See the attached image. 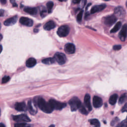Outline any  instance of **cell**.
Segmentation results:
<instances>
[{
  "mask_svg": "<svg viewBox=\"0 0 127 127\" xmlns=\"http://www.w3.org/2000/svg\"><path fill=\"white\" fill-rule=\"evenodd\" d=\"M68 104L70 107V110L72 112L76 111L81 106L80 100L76 97H73L70 99L68 101Z\"/></svg>",
  "mask_w": 127,
  "mask_h": 127,
  "instance_id": "cell-2",
  "label": "cell"
},
{
  "mask_svg": "<svg viewBox=\"0 0 127 127\" xmlns=\"http://www.w3.org/2000/svg\"><path fill=\"white\" fill-rule=\"evenodd\" d=\"M0 127H5V125L1 123L0 124Z\"/></svg>",
  "mask_w": 127,
  "mask_h": 127,
  "instance_id": "cell-35",
  "label": "cell"
},
{
  "mask_svg": "<svg viewBox=\"0 0 127 127\" xmlns=\"http://www.w3.org/2000/svg\"><path fill=\"white\" fill-rule=\"evenodd\" d=\"M116 127H127V121H124L119 124Z\"/></svg>",
  "mask_w": 127,
  "mask_h": 127,
  "instance_id": "cell-29",
  "label": "cell"
},
{
  "mask_svg": "<svg viewBox=\"0 0 127 127\" xmlns=\"http://www.w3.org/2000/svg\"><path fill=\"white\" fill-rule=\"evenodd\" d=\"M117 17L114 15H109L106 17H105L104 22L106 25H107L108 26H112L113 24H114L116 21H117Z\"/></svg>",
  "mask_w": 127,
  "mask_h": 127,
  "instance_id": "cell-7",
  "label": "cell"
},
{
  "mask_svg": "<svg viewBox=\"0 0 127 127\" xmlns=\"http://www.w3.org/2000/svg\"><path fill=\"white\" fill-rule=\"evenodd\" d=\"M103 104V101L102 99L98 97V96H94L93 98V106L96 108H98L102 106Z\"/></svg>",
  "mask_w": 127,
  "mask_h": 127,
  "instance_id": "cell-14",
  "label": "cell"
},
{
  "mask_svg": "<svg viewBox=\"0 0 127 127\" xmlns=\"http://www.w3.org/2000/svg\"><path fill=\"white\" fill-rule=\"evenodd\" d=\"M106 5L105 4L96 5L91 8L90 10V13L93 14V13H95L96 12L100 11L103 10L106 7Z\"/></svg>",
  "mask_w": 127,
  "mask_h": 127,
  "instance_id": "cell-13",
  "label": "cell"
},
{
  "mask_svg": "<svg viewBox=\"0 0 127 127\" xmlns=\"http://www.w3.org/2000/svg\"><path fill=\"white\" fill-rule=\"evenodd\" d=\"M64 51L68 54H71L75 52V46L72 43H67L64 46Z\"/></svg>",
  "mask_w": 127,
  "mask_h": 127,
  "instance_id": "cell-12",
  "label": "cell"
},
{
  "mask_svg": "<svg viewBox=\"0 0 127 127\" xmlns=\"http://www.w3.org/2000/svg\"><path fill=\"white\" fill-rule=\"evenodd\" d=\"M69 32V28L67 25H62L60 26L57 30V34L60 37L66 36Z\"/></svg>",
  "mask_w": 127,
  "mask_h": 127,
  "instance_id": "cell-4",
  "label": "cell"
},
{
  "mask_svg": "<svg viewBox=\"0 0 127 127\" xmlns=\"http://www.w3.org/2000/svg\"><path fill=\"white\" fill-rule=\"evenodd\" d=\"M56 62L60 64H64L66 60L65 56L62 53H56L54 57Z\"/></svg>",
  "mask_w": 127,
  "mask_h": 127,
  "instance_id": "cell-6",
  "label": "cell"
},
{
  "mask_svg": "<svg viewBox=\"0 0 127 127\" xmlns=\"http://www.w3.org/2000/svg\"><path fill=\"white\" fill-rule=\"evenodd\" d=\"M82 14H83V11L82 10L80 11L77 14L76 19L78 22H80L81 21L82 17Z\"/></svg>",
  "mask_w": 127,
  "mask_h": 127,
  "instance_id": "cell-30",
  "label": "cell"
},
{
  "mask_svg": "<svg viewBox=\"0 0 127 127\" xmlns=\"http://www.w3.org/2000/svg\"><path fill=\"white\" fill-rule=\"evenodd\" d=\"M14 127H31L29 125L24 123H19L14 124Z\"/></svg>",
  "mask_w": 127,
  "mask_h": 127,
  "instance_id": "cell-27",
  "label": "cell"
},
{
  "mask_svg": "<svg viewBox=\"0 0 127 127\" xmlns=\"http://www.w3.org/2000/svg\"><path fill=\"white\" fill-rule=\"evenodd\" d=\"M121 48H122V47H121V45H115V46H113V49H114V50H116V51L119 50H120Z\"/></svg>",
  "mask_w": 127,
  "mask_h": 127,
  "instance_id": "cell-32",
  "label": "cell"
},
{
  "mask_svg": "<svg viewBox=\"0 0 127 127\" xmlns=\"http://www.w3.org/2000/svg\"><path fill=\"white\" fill-rule=\"evenodd\" d=\"M89 122L93 127H100V123L96 119L89 120Z\"/></svg>",
  "mask_w": 127,
  "mask_h": 127,
  "instance_id": "cell-23",
  "label": "cell"
},
{
  "mask_svg": "<svg viewBox=\"0 0 127 127\" xmlns=\"http://www.w3.org/2000/svg\"><path fill=\"white\" fill-rule=\"evenodd\" d=\"M24 11L26 13H28L31 15H35L37 12V9L35 7H25L24 9Z\"/></svg>",
  "mask_w": 127,
  "mask_h": 127,
  "instance_id": "cell-20",
  "label": "cell"
},
{
  "mask_svg": "<svg viewBox=\"0 0 127 127\" xmlns=\"http://www.w3.org/2000/svg\"><path fill=\"white\" fill-rule=\"evenodd\" d=\"M114 13L115 16L118 17H123L125 15V11L121 6H118L114 9Z\"/></svg>",
  "mask_w": 127,
  "mask_h": 127,
  "instance_id": "cell-11",
  "label": "cell"
},
{
  "mask_svg": "<svg viewBox=\"0 0 127 127\" xmlns=\"http://www.w3.org/2000/svg\"><path fill=\"white\" fill-rule=\"evenodd\" d=\"M34 103L36 104H37L38 107L43 112L46 113H52L54 109L53 108L51 105L50 104V103L47 102L45 99H44L42 97H39L37 99V100L36 101H33Z\"/></svg>",
  "mask_w": 127,
  "mask_h": 127,
  "instance_id": "cell-1",
  "label": "cell"
},
{
  "mask_svg": "<svg viewBox=\"0 0 127 127\" xmlns=\"http://www.w3.org/2000/svg\"><path fill=\"white\" fill-rule=\"evenodd\" d=\"M119 120V119L118 118H115V119H114L113 120H112V121L111 122V126H114L117 122H118V121Z\"/></svg>",
  "mask_w": 127,
  "mask_h": 127,
  "instance_id": "cell-33",
  "label": "cell"
},
{
  "mask_svg": "<svg viewBox=\"0 0 127 127\" xmlns=\"http://www.w3.org/2000/svg\"><path fill=\"white\" fill-rule=\"evenodd\" d=\"M84 102L85 105L86 106V108L88 109V110L90 111L92 110V107L91 105V102H90V96L89 94H86L85 96H84Z\"/></svg>",
  "mask_w": 127,
  "mask_h": 127,
  "instance_id": "cell-17",
  "label": "cell"
},
{
  "mask_svg": "<svg viewBox=\"0 0 127 127\" xmlns=\"http://www.w3.org/2000/svg\"><path fill=\"white\" fill-rule=\"evenodd\" d=\"M1 2L2 4H4V3L6 2V0H1Z\"/></svg>",
  "mask_w": 127,
  "mask_h": 127,
  "instance_id": "cell-37",
  "label": "cell"
},
{
  "mask_svg": "<svg viewBox=\"0 0 127 127\" xmlns=\"http://www.w3.org/2000/svg\"><path fill=\"white\" fill-rule=\"evenodd\" d=\"M49 102L51 105V106H52L54 110V109L57 110H62V109H63L66 106L65 103L59 102L54 99H50L49 100Z\"/></svg>",
  "mask_w": 127,
  "mask_h": 127,
  "instance_id": "cell-3",
  "label": "cell"
},
{
  "mask_svg": "<svg viewBox=\"0 0 127 127\" xmlns=\"http://www.w3.org/2000/svg\"><path fill=\"white\" fill-rule=\"evenodd\" d=\"M27 109L29 113L32 115H34L37 113V110L36 104L34 103V102L32 101L31 100H29L28 102Z\"/></svg>",
  "mask_w": 127,
  "mask_h": 127,
  "instance_id": "cell-8",
  "label": "cell"
},
{
  "mask_svg": "<svg viewBox=\"0 0 127 127\" xmlns=\"http://www.w3.org/2000/svg\"><path fill=\"white\" fill-rule=\"evenodd\" d=\"M55 60L54 58H46L43 59L42 61V62L46 64H51L55 63Z\"/></svg>",
  "mask_w": 127,
  "mask_h": 127,
  "instance_id": "cell-22",
  "label": "cell"
},
{
  "mask_svg": "<svg viewBox=\"0 0 127 127\" xmlns=\"http://www.w3.org/2000/svg\"><path fill=\"white\" fill-rule=\"evenodd\" d=\"M14 107L15 110L18 111H25L27 109V107L24 102L16 103L15 104Z\"/></svg>",
  "mask_w": 127,
  "mask_h": 127,
  "instance_id": "cell-15",
  "label": "cell"
},
{
  "mask_svg": "<svg viewBox=\"0 0 127 127\" xmlns=\"http://www.w3.org/2000/svg\"><path fill=\"white\" fill-rule=\"evenodd\" d=\"M79 112H80L81 114H83V115H86L88 114V112H87V111L86 110V109H85V108L84 107V106H83V105H81V106H80V107L79 108Z\"/></svg>",
  "mask_w": 127,
  "mask_h": 127,
  "instance_id": "cell-28",
  "label": "cell"
},
{
  "mask_svg": "<svg viewBox=\"0 0 127 127\" xmlns=\"http://www.w3.org/2000/svg\"><path fill=\"white\" fill-rule=\"evenodd\" d=\"M13 120L19 123H25V122H30V119L25 114H20L18 115L12 116Z\"/></svg>",
  "mask_w": 127,
  "mask_h": 127,
  "instance_id": "cell-5",
  "label": "cell"
},
{
  "mask_svg": "<svg viewBox=\"0 0 127 127\" xmlns=\"http://www.w3.org/2000/svg\"><path fill=\"white\" fill-rule=\"evenodd\" d=\"M36 64V60L33 58H29L26 62V65L28 67H32L35 66Z\"/></svg>",
  "mask_w": 127,
  "mask_h": 127,
  "instance_id": "cell-19",
  "label": "cell"
},
{
  "mask_svg": "<svg viewBox=\"0 0 127 127\" xmlns=\"http://www.w3.org/2000/svg\"><path fill=\"white\" fill-rule=\"evenodd\" d=\"M19 22L22 25L28 27L32 26L33 24V21L32 19L25 17H21L19 19Z\"/></svg>",
  "mask_w": 127,
  "mask_h": 127,
  "instance_id": "cell-10",
  "label": "cell"
},
{
  "mask_svg": "<svg viewBox=\"0 0 127 127\" xmlns=\"http://www.w3.org/2000/svg\"><path fill=\"white\" fill-rule=\"evenodd\" d=\"M126 6H127V2H126Z\"/></svg>",
  "mask_w": 127,
  "mask_h": 127,
  "instance_id": "cell-39",
  "label": "cell"
},
{
  "mask_svg": "<svg viewBox=\"0 0 127 127\" xmlns=\"http://www.w3.org/2000/svg\"><path fill=\"white\" fill-rule=\"evenodd\" d=\"M127 100V93H124L120 98L119 100V104L120 105L122 104Z\"/></svg>",
  "mask_w": 127,
  "mask_h": 127,
  "instance_id": "cell-25",
  "label": "cell"
},
{
  "mask_svg": "<svg viewBox=\"0 0 127 127\" xmlns=\"http://www.w3.org/2000/svg\"><path fill=\"white\" fill-rule=\"evenodd\" d=\"M9 79H10L9 76H4L2 78V81H1L2 83L3 84V83H5L7 82L9 80Z\"/></svg>",
  "mask_w": 127,
  "mask_h": 127,
  "instance_id": "cell-31",
  "label": "cell"
},
{
  "mask_svg": "<svg viewBox=\"0 0 127 127\" xmlns=\"http://www.w3.org/2000/svg\"><path fill=\"white\" fill-rule=\"evenodd\" d=\"M117 99H118V95L117 94H114L110 96L109 100V102L111 105H113L115 104V103H116Z\"/></svg>",
  "mask_w": 127,
  "mask_h": 127,
  "instance_id": "cell-21",
  "label": "cell"
},
{
  "mask_svg": "<svg viewBox=\"0 0 127 127\" xmlns=\"http://www.w3.org/2000/svg\"><path fill=\"white\" fill-rule=\"evenodd\" d=\"M80 2V0H72V2H73L74 3H78Z\"/></svg>",
  "mask_w": 127,
  "mask_h": 127,
  "instance_id": "cell-34",
  "label": "cell"
},
{
  "mask_svg": "<svg viewBox=\"0 0 127 127\" xmlns=\"http://www.w3.org/2000/svg\"><path fill=\"white\" fill-rule=\"evenodd\" d=\"M56 26L55 23L53 21H49L44 25V29L46 30H50L54 29Z\"/></svg>",
  "mask_w": 127,
  "mask_h": 127,
  "instance_id": "cell-18",
  "label": "cell"
},
{
  "mask_svg": "<svg viewBox=\"0 0 127 127\" xmlns=\"http://www.w3.org/2000/svg\"><path fill=\"white\" fill-rule=\"evenodd\" d=\"M46 5H47V7L48 12H51L52 10V9H53V6H54L53 2H52L51 1H49L47 3Z\"/></svg>",
  "mask_w": 127,
  "mask_h": 127,
  "instance_id": "cell-26",
  "label": "cell"
},
{
  "mask_svg": "<svg viewBox=\"0 0 127 127\" xmlns=\"http://www.w3.org/2000/svg\"><path fill=\"white\" fill-rule=\"evenodd\" d=\"M49 127H55V125H51Z\"/></svg>",
  "mask_w": 127,
  "mask_h": 127,
  "instance_id": "cell-38",
  "label": "cell"
},
{
  "mask_svg": "<svg viewBox=\"0 0 127 127\" xmlns=\"http://www.w3.org/2000/svg\"><path fill=\"white\" fill-rule=\"evenodd\" d=\"M127 24H125L123 26L119 34V36L120 40L122 41H124L127 37Z\"/></svg>",
  "mask_w": 127,
  "mask_h": 127,
  "instance_id": "cell-9",
  "label": "cell"
},
{
  "mask_svg": "<svg viewBox=\"0 0 127 127\" xmlns=\"http://www.w3.org/2000/svg\"><path fill=\"white\" fill-rule=\"evenodd\" d=\"M17 19V17L16 16H14L12 17H10L8 19H6L3 22L4 25L6 26H10L14 24Z\"/></svg>",
  "mask_w": 127,
  "mask_h": 127,
  "instance_id": "cell-16",
  "label": "cell"
},
{
  "mask_svg": "<svg viewBox=\"0 0 127 127\" xmlns=\"http://www.w3.org/2000/svg\"><path fill=\"white\" fill-rule=\"evenodd\" d=\"M124 109H127V103H126L124 107Z\"/></svg>",
  "mask_w": 127,
  "mask_h": 127,
  "instance_id": "cell-36",
  "label": "cell"
},
{
  "mask_svg": "<svg viewBox=\"0 0 127 127\" xmlns=\"http://www.w3.org/2000/svg\"><path fill=\"white\" fill-rule=\"evenodd\" d=\"M121 25H122V23L121 22H118L114 26V27L110 31V32L111 33H115L117 31H118L120 28H121Z\"/></svg>",
  "mask_w": 127,
  "mask_h": 127,
  "instance_id": "cell-24",
  "label": "cell"
}]
</instances>
